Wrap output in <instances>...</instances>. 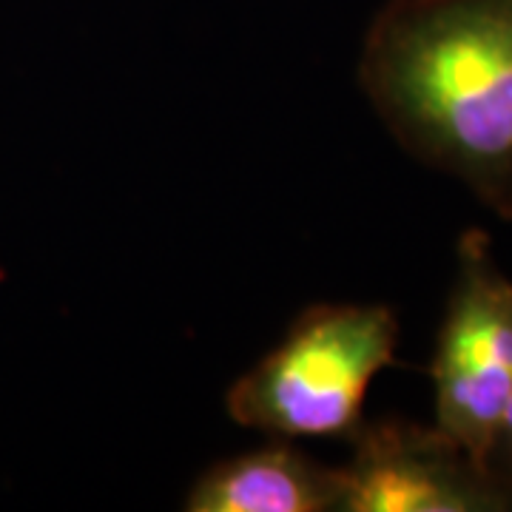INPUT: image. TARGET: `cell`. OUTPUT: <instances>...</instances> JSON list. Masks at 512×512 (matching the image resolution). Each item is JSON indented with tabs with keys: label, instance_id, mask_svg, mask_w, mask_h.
Wrapping results in <instances>:
<instances>
[{
	"label": "cell",
	"instance_id": "cell-5",
	"mask_svg": "<svg viewBox=\"0 0 512 512\" xmlns=\"http://www.w3.org/2000/svg\"><path fill=\"white\" fill-rule=\"evenodd\" d=\"M188 512H339V470L293 441L217 461L185 495Z\"/></svg>",
	"mask_w": 512,
	"mask_h": 512
},
{
	"label": "cell",
	"instance_id": "cell-3",
	"mask_svg": "<svg viewBox=\"0 0 512 512\" xmlns=\"http://www.w3.org/2000/svg\"><path fill=\"white\" fill-rule=\"evenodd\" d=\"M436 427L487 470L498 421L512 396V279L493 239L470 228L458 239L456 279L430 362Z\"/></svg>",
	"mask_w": 512,
	"mask_h": 512
},
{
	"label": "cell",
	"instance_id": "cell-1",
	"mask_svg": "<svg viewBox=\"0 0 512 512\" xmlns=\"http://www.w3.org/2000/svg\"><path fill=\"white\" fill-rule=\"evenodd\" d=\"M359 86L416 163L512 222V0H387Z\"/></svg>",
	"mask_w": 512,
	"mask_h": 512
},
{
	"label": "cell",
	"instance_id": "cell-6",
	"mask_svg": "<svg viewBox=\"0 0 512 512\" xmlns=\"http://www.w3.org/2000/svg\"><path fill=\"white\" fill-rule=\"evenodd\" d=\"M487 473L495 478V484L504 490L512 504V396L504 407V416L498 421V430H495L493 447L487 456Z\"/></svg>",
	"mask_w": 512,
	"mask_h": 512
},
{
	"label": "cell",
	"instance_id": "cell-4",
	"mask_svg": "<svg viewBox=\"0 0 512 512\" xmlns=\"http://www.w3.org/2000/svg\"><path fill=\"white\" fill-rule=\"evenodd\" d=\"M339 470V512H510V498L464 447L416 421H362Z\"/></svg>",
	"mask_w": 512,
	"mask_h": 512
},
{
	"label": "cell",
	"instance_id": "cell-2",
	"mask_svg": "<svg viewBox=\"0 0 512 512\" xmlns=\"http://www.w3.org/2000/svg\"><path fill=\"white\" fill-rule=\"evenodd\" d=\"M399 316L387 305H313L225 396L228 416L271 439L348 441L373 379L396 362Z\"/></svg>",
	"mask_w": 512,
	"mask_h": 512
}]
</instances>
